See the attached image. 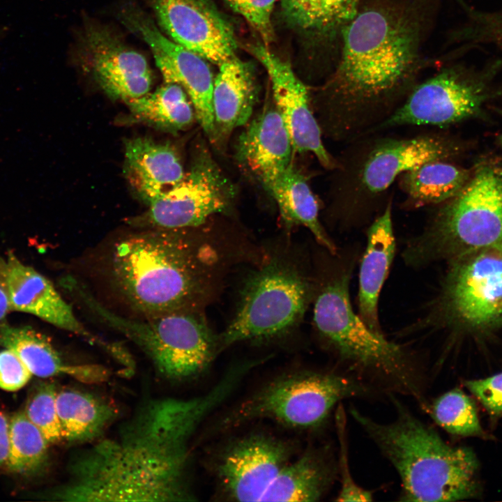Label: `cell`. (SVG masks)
Returning a JSON list of instances; mask_svg holds the SVG:
<instances>
[{"label": "cell", "instance_id": "1", "mask_svg": "<svg viewBox=\"0 0 502 502\" xmlns=\"http://www.w3.org/2000/svg\"><path fill=\"white\" fill-rule=\"evenodd\" d=\"M441 0H365L343 33L331 73L312 99L324 135L347 143L390 118L436 62L425 49Z\"/></svg>", "mask_w": 502, "mask_h": 502}, {"label": "cell", "instance_id": "2", "mask_svg": "<svg viewBox=\"0 0 502 502\" xmlns=\"http://www.w3.org/2000/svg\"><path fill=\"white\" fill-rule=\"evenodd\" d=\"M232 388L223 379L204 396L145 400L113 436L75 455L68 480L49 496L73 502L194 501L188 481L191 439Z\"/></svg>", "mask_w": 502, "mask_h": 502}, {"label": "cell", "instance_id": "3", "mask_svg": "<svg viewBox=\"0 0 502 502\" xmlns=\"http://www.w3.org/2000/svg\"><path fill=\"white\" fill-rule=\"evenodd\" d=\"M191 229L149 231L115 246L114 281L128 303L146 316L201 312L223 284L241 249L230 240Z\"/></svg>", "mask_w": 502, "mask_h": 502}, {"label": "cell", "instance_id": "4", "mask_svg": "<svg viewBox=\"0 0 502 502\" xmlns=\"http://www.w3.org/2000/svg\"><path fill=\"white\" fill-rule=\"evenodd\" d=\"M332 172L328 219L341 230L369 225L393 198L391 185L406 171L434 160H451L459 144L436 131L411 136L374 132L346 143Z\"/></svg>", "mask_w": 502, "mask_h": 502}, {"label": "cell", "instance_id": "5", "mask_svg": "<svg viewBox=\"0 0 502 502\" xmlns=\"http://www.w3.org/2000/svg\"><path fill=\"white\" fill-rule=\"evenodd\" d=\"M315 278L313 323L319 337L351 370L425 404L418 363L404 346L368 326L351 305L349 284L356 257L329 253Z\"/></svg>", "mask_w": 502, "mask_h": 502}, {"label": "cell", "instance_id": "6", "mask_svg": "<svg viewBox=\"0 0 502 502\" xmlns=\"http://www.w3.org/2000/svg\"><path fill=\"white\" fill-rule=\"evenodd\" d=\"M395 418L381 423L353 406L349 414L398 473L402 501H456L474 496L478 461L472 450L448 444L393 394Z\"/></svg>", "mask_w": 502, "mask_h": 502}, {"label": "cell", "instance_id": "7", "mask_svg": "<svg viewBox=\"0 0 502 502\" xmlns=\"http://www.w3.org/2000/svg\"><path fill=\"white\" fill-rule=\"evenodd\" d=\"M432 208L423 230L404 249L411 267L502 242V167L479 165L456 195Z\"/></svg>", "mask_w": 502, "mask_h": 502}, {"label": "cell", "instance_id": "8", "mask_svg": "<svg viewBox=\"0 0 502 502\" xmlns=\"http://www.w3.org/2000/svg\"><path fill=\"white\" fill-rule=\"evenodd\" d=\"M303 262L287 250L262 257L247 277L235 314L219 337L221 349L280 339L299 326L315 290V278Z\"/></svg>", "mask_w": 502, "mask_h": 502}, {"label": "cell", "instance_id": "9", "mask_svg": "<svg viewBox=\"0 0 502 502\" xmlns=\"http://www.w3.org/2000/svg\"><path fill=\"white\" fill-rule=\"evenodd\" d=\"M71 294L135 344L167 379H186L201 373L221 349L219 337L201 312H172L135 320L105 308L80 282L73 286Z\"/></svg>", "mask_w": 502, "mask_h": 502}, {"label": "cell", "instance_id": "10", "mask_svg": "<svg viewBox=\"0 0 502 502\" xmlns=\"http://www.w3.org/2000/svg\"><path fill=\"white\" fill-rule=\"evenodd\" d=\"M367 391L360 381L345 374L298 373L264 387L243 402L231 419L238 423L267 418L289 427H314L344 400Z\"/></svg>", "mask_w": 502, "mask_h": 502}, {"label": "cell", "instance_id": "11", "mask_svg": "<svg viewBox=\"0 0 502 502\" xmlns=\"http://www.w3.org/2000/svg\"><path fill=\"white\" fill-rule=\"evenodd\" d=\"M442 320L472 327L502 321V242L455 258L441 294L419 325L429 329Z\"/></svg>", "mask_w": 502, "mask_h": 502}, {"label": "cell", "instance_id": "12", "mask_svg": "<svg viewBox=\"0 0 502 502\" xmlns=\"http://www.w3.org/2000/svg\"><path fill=\"white\" fill-rule=\"evenodd\" d=\"M501 67L502 56L481 70L461 63L446 66L420 81L400 107L370 132L409 126L443 128L468 119L487 96V79Z\"/></svg>", "mask_w": 502, "mask_h": 502}, {"label": "cell", "instance_id": "13", "mask_svg": "<svg viewBox=\"0 0 502 502\" xmlns=\"http://www.w3.org/2000/svg\"><path fill=\"white\" fill-rule=\"evenodd\" d=\"M234 197V185L207 149H201L181 181L149 204L137 224L163 229L199 227L229 212Z\"/></svg>", "mask_w": 502, "mask_h": 502}, {"label": "cell", "instance_id": "14", "mask_svg": "<svg viewBox=\"0 0 502 502\" xmlns=\"http://www.w3.org/2000/svg\"><path fill=\"white\" fill-rule=\"evenodd\" d=\"M118 17L127 29L147 44L164 83L176 84L185 90L197 121L214 142L212 98L215 77L206 60L167 37L153 19L134 2L123 4Z\"/></svg>", "mask_w": 502, "mask_h": 502}, {"label": "cell", "instance_id": "15", "mask_svg": "<svg viewBox=\"0 0 502 502\" xmlns=\"http://www.w3.org/2000/svg\"><path fill=\"white\" fill-rule=\"evenodd\" d=\"M77 44V61L111 98L124 102L139 98L153 84L144 56L106 24L86 18Z\"/></svg>", "mask_w": 502, "mask_h": 502}, {"label": "cell", "instance_id": "16", "mask_svg": "<svg viewBox=\"0 0 502 502\" xmlns=\"http://www.w3.org/2000/svg\"><path fill=\"white\" fill-rule=\"evenodd\" d=\"M0 288L6 296L10 310L31 314L77 335L101 348L118 362L126 358L127 350L123 347L89 332L52 283L34 268L21 262L11 252L6 257H0Z\"/></svg>", "mask_w": 502, "mask_h": 502}, {"label": "cell", "instance_id": "17", "mask_svg": "<svg viewBox=\"0 0 502 502\" xmlns=\"http://www.w3.org/2000/svg\"><path fill=\"white\" fill-rule=\"evenodd\" d=\"M169 38L218 66L236 56L234 26L211 0H148Z\"/></svg>", "mask_w": 502, "mask_h": 502}, {"label": "cell", "instance_id": "18", "mask_svg": "<svg viewBox=\"0 0 502 502\" xmlns=\"http://www.w3.org/2000/svg\"><path fill=\"white\" fill-rule=\"evenodd\" d=\"M248 50L268 73L273 103L287 127L294 152L311 153L323 167L329 171L333 169L336 158L324 144L323 133L307 86L296 75L289 62L272 52L262 43L249 45Z\"/></svg>", "mask_w": 502, "mask_h": 502}, {"label": "cell", "instance_id": "19", "mask_svg": "<svg viewBox=\"0 0 502 502\" xmlns=\"http://www.w3.org/2000/svg\"><path fill=\"white\" fill-rule=\"evenodd\" d=\"M290 448L263 434L243 437L227 448L217 465V476L227 496L238 501H260L282 468Z\"/></svg>", "mask_w": 502, "mask_h": 502}, {"label": "cell", "instance_id": "20", "mask_svg": "<svg viewBox=\"0 0 502 502\" xmlns=\"http://www.w3.org/2000/svg\"><path fill=\"white\" fill-rule=\"evenodd\" d=\"M365 0H280L284 24L321 61L326 78L333 70L342 35Z\"/></svg>", "mask_w": 502, "mask_h": 502}, {"label": "cell", "instance_id": "21", "mask_svg": "<svg viewBox=\"0 0 502 502\" xmlns=\"http://www.w3.org/2000/svg\"><path fill=\"white\" fill-rule=\"evenodd\" d=\"M294 152L289 132L276 107L268 105L242 131L236 159L262 186L291 164Z\"/></svg>", "mask_w": 502, "mask_h": 502}, {"label": "cell", "instance_id": "22", "mask_svg": "<svg viewBox=\"0 0 502 502\" xmlns=\"http://www.w3.org/2000/svg\"><path fill=\"white\" fill-rule=\"evenodd\" d=\"M185 172L177 151L168 143L146 137L126 143L124 174L135 195L147 205L178 183Z\"/></svg>", "mask_w": 502, "mask_h": 502}, {"label": "cell", "instance_id": "23", "mask_svg": "<svg viewBox=\"0 0 502 502\" xmlns=\"http://www.w3.org/2000/svg\"><path fill=\"white\" fill-rule=\"evenodd\" d=\"M393 198L369 224L367 245L360 264L358 294V315L370 329L382 333L378 314L381 291L395 253Z\"/></svg>", "mask_w": 502, "mask_h": 502}, {"label": "cell", "instance_id": "24", "mask_svg": "<svg viewBox=\"0 0 502 502\" xmlns=\"http://www.w3.org/2000/svg\"><path fill=\"white\" fill-rule=\"evenodd\" d=\"M0 346L14 352L38 377L66 376L81 383L100 384L112 376L110 370L102 365L65 361L45 335L29 326L0 322Z\"/></svg>", "mask_w": 502, "mask_h": 502}, {"label": "cell", "instance_id": "25", "mask_svg": "<svg viewBox=\"0 0 502 502\" xmlns=\"http://www.w3.org/2000/svg\"><path fill=\"white\" fill-rule=\"evenodd\" d=\"M218 67L212 98L214 142L222 141L250 121L258 96L256 78L249 63L235 56Z\"/></svg>", "mask_w": 502, "mask_h": 502}, {"label": "cell", "instance_id": "26", "mask_svg": "<svg viewBox=\"0 0 502 502\" xmlns=\"http://www.w3.org/2000/svg\"><path fill=\"white\" fill-rule=\"evenodd\" d=\"M263 188L275 200L288 227L307 228L326 251L333 254L338 252L320 221V205L307 177L292 163Z\"/></svg>", "mask_w": 502, "mask_h": 502}, {"label": "cell", "instance_id": "27", "mask_svg": "<svg viewBox=\"0 0 502 502\" xmlns=\"http://www.w3.org/2000/svg\"><path fill=\"white\" fill-rule=\"evenodd\" d=\"M336 463L324 452H307L286 464L260 501H317L337 474Z\"/></svg>", "mask_w": 502, "mask_h": 502}, {"label": "cell", "instance_id": "28", "mask_svg": "<svg viewBox=\"0 0 502 502\" xmlns=\"http://www.w3.org/2000/svg\"><path fill=\"white\" fill-rule=\"evenodd\" d=\"M470 174L450 160L427 162L406 171L397 179L404 195L401 206L414 210L445 202L459 192Z\"/></svg>", "mask_w": 502, "mask_h": 502}, {"label": "cell", "instance_id": "29", "mask_svg": "<svg viewBox=\"0 0 502 502\" xmlns=\"http://www.w3.org/2000/svg\"><path fill=\"white\" fill-rule=\"evenodd\" d=\"M56 403L64 441L73 443L98 439L118 415L109 403L77 389L57 390Z\"/></svg>", "mask_w": 502, "mask_h": 502}, {"label": "cell", "instance_id": "30", "mask_svg": "<svg viewBox=\"0 0 502 502\" xmlns=\"http://www.w3.org/2000/svg\"><path fill=\"white\" fill-rule=\"evenodd\" d=\"M126 103L138 121L172 133L187 128L196 119L188 94L176 84L164 83L154 91Z\"/></svg>", "mask_w": 502, "mask_h": 502}, {"label": "cell", "instance_id": "31", "mask_svg": "<svg viewBox=\"0 0 502 502\" xmlns=\"http://www.w3.org/2000/svg\"><path fill=\"white\" fill-rule=\"evenodd\" d=\"M7 468L20 474H33L40 471L48 458L50 445L39 429L24 411L9 420Z\"/></svg>", "mask_w": 502, "mask_h": 502}, {"label": "cell", "instance_id": "32", "mask_svg": "<svg viewBox=\"0 0 502 502\" xmlns=\"http://www.w3.org/2000/svg\"><path fill=\"white\" fill-rule=\"evenodd\" d=\"M464 11V22L450 34V41L458 45L457 54L477 46H490L502 54V7L496 10H482L457 0Z\"/></svg>", "mask_w": 502, "mask_h": 502}, {"label": "cell", "instance_id": "33", "mask_svg": "<svg viewBox=\"0 0 502 502\" xmlns=\"http://www.w3.org/2000/svg\"><path fill=\"white\" fill-rule=\"evenodd\" d=\"M425 409L434 421L450 434L473 436L482 433L473 401L458 388L442 394Z\"/></svg>", "mask_w": 502, "mask_h": 502}, {"label": "cell", "instance_id": "34", "mask_svg": "<svg viewBox=\"0 0 502 502\" xmlns=\"http://www.w3.org/2000/svg\"><path fill=\"white\" fill-rule=\"evenodd\" d=\"M56 393L54 384L49 382L39 384L29 395L24 411L49 444L64 441L56 409Z\"/></svg>", "mask_w": 502, "mask_h": 502}, {"label": "cell", "instance_id": "35", "mask_svg": "<svg viewBox=\"0 0 502 502\" xmlns=\"http://www.w3.org/2000/svg\"><path fill=\"white\" fill-rule=\"evenodd\" d=\"M335 429L339 445L337 471L340 488L336 501L368 502L373 501V494L360 486L354 480L350 470L347 434V419L343 404L340 403L335 409Z\"/></svg>", "mask_w": 502, "mask_h": 502}, {"label": "cell", "instance_id": "36", "mask_svg": "<svg viewBox=\"0 0 502 502\" xmlns=\"http://www.w3.org/2000/svg\"><path fill=\"white\" fill-rule=\"evenodd\" d=\"M242 16L258 33L262 43L268 47L274 40L272 15L278 0H222Z\"/></svg>", "mask_w": 502, "mask_h": 502}, {"label": "cell", "instance_id": "37", "mask_svg": "<svg viewBox=\"0 0 502 502\" xmlns=\"http://www.w3.org/2000/svg\"><path fill=\"white\" fill-rule=\"evenodd\" d=\"M33 374L22 360L12 351H0V388L15 391L24 387Z\"/></svg>", "mask_w": 502, "mask_h": 502}, {"label": "cell", "instance_id": "38", "mask_svg": "<svg viewBox=\"0 0 502 502\" xmlns=\"http://www.w3.org/2000/svg\"><path fill=\"white\" fill-rule=\"evenodd\" d=\"M466 386L489 412L502 413V373L468 381Z\"/></svg>", "mask_w": 502, "mask_h": 502}, {"label": "cell", "instance_id": "39", "mask_svg": "<svg viewBox=\"0 0 502 502\" xmlns=\"http://www.w3.org/2000/svg\"><path fill=\"white\" fill-rule=\"evenodd\" d=\"M8 426L9 420L0 411V466L6 464L8 454Z\"/></svg>", "mask_w": 502, "mask_h": 502}, {"label": "cell", "instance_id": "40", "mask_svg": "<svg viewBox=\"0 0 502 502\" xmlns=\"http://www.w3.org/2000/svg\"><path fill=\"white\" fill-rule=\"evenodd\" d=\"M9 311L10 307L8 300L5 294L0 288V322L3 321Z\"/></svg>", "mask_w": 502, "mask_h": 502}, {"label": "cell", "instance_id": "41", "mask_svg": "<svg viewBox=\"0 0 502 502\" xmlns=\"http://www.w3.org/2000/svg\"><path fill=\"white\" fill-rule=\"evenodd\" d=\"M499 112H500L501 114L502 115V110H501V111H499ZM501 143H502V136H501Z\"/></svg>", "mask_w": 502, "mask_h": 502}]
</instances>
